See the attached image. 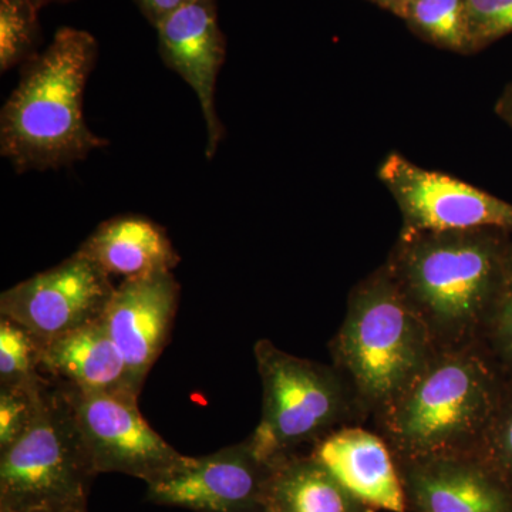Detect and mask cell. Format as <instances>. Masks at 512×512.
Returning a JSON list of instances; mask_svg holds the SVG:
<instances>
[{"label": "cell", "mask_w": 512, "mask_h": 512, "mask_svg": "<svg viewBox=\"0 0 512 512\" xmlns=\"http://www.w3.org/2000/svg\"><path fill=\"white\" fill-rule=\"evenodd\" d=\"M511 234L400 229L384 264L437 350L480 346L512 276Z\"/></svg>", "instance_id": "cell-1"}, {"label": "cell", "mask_w": 512, "mask_h": 512, "mask_svg": "<svg viewBox=\"0 0 512 512\" xmlns=\"http://www.w3.org/2000/svg\"><path fill=\"white\" fill-rule=\"evenodd\" d=\"M97 57L93 35L60 28L43 52L20 66L18 87L0 114V153L18 173L67 167L109 144L90 130L83 114Z\"/></svg>", "instance_id": "cell-2"}, {"label": "cell", "mask_w": 512, "mask_h": 512, "mask_svg": "<svg viewBox=\"0 0 512 512\" xmlns=\"http://www.w3.org/2000/svg\"><path fill=\"white\" fill-rule=\"evenodd\" d=\"M504 376L481 346L437 350L375 419L397 463L473 454Z\"/></svg>", "instance_id": "cell-3"}, {"label": "cell", "mask_w": 512, "mask_h": 512, "mask_svg": "<svg viewBox=\"0 0 512 512\" xmlns=\"http://www.w3.org/2000/svg\"><path fill=\"white\" fill-rule=\"evenodd\" d=\"M329 352L366 420L383 412L437 349L383 262L353 286Z\"/></svg>", "instance_id": "cell-4"}, {"label": "cell", "mask_w": 512, "mask_h": 512, "mask_svg": "<svg viewBox=\"0 0 512 512\" xmlns=\"http://www.w3.org/2000/svg\"><path fill=\"white\" fill-rule=\"evenodd\" d=\"M262 417L249 440L266 460L315 446L333 431L363 420L348 382L335 366L293 356L271 340L255 343Z\"/></svg>", "instance_id": "cell-5"}, {"label": "cell", "mask_w": 512, "mask_h": 512, "mask_svg": "<svg viewBox=\"0 0 512 512\" xmlns=\"http://www.w3.org/2000/svg\"><path fill=\"white\" fill-rule=\"evenodd\" d=\"M97 476L72 404L47 377L32 426L0 451V507L33 512L87 505Z\"/></svg>", "instance_id": "cell-6"}, {"label": "cell", "mask_w": 512, "mask_h": 512, "mask_svg": "<svg viewBox=\"0 0 512 512\" xmlns=\"http://www.w3.org/2000/svg\"><path fill=\"white\" fill-rule=\"evenodd\" d=\"M377 177L402 214L403 231L512 232V204L454 175L429 170L403 154L390 153Z\"/></svg>", "instance_id": "cell-7"}, {"label": "cell", "mask_w": 512, "mask_h": 512, "mask_svg": "<svg viewBox=\"0 0 512 512\" xmlns=\"http://www.w3.org/2000/svg\"><path fill=\"white\" fill-rule=\"evenodd\" d=\"M60 386L72 404L97 474H127L148 484L184 460V454L148 426L138 410V397L86 393Z\"/></svg>", "instance_id": "cell-8"}, {"label": "cell", "mask_w": 512, "mask_h": 512, "mask_svg": "<svg viewBox=\"0 0 512 512\" xmlns=\"http://www.w3.org/2000/svg\"><path fill=\"white\" fill-rule=\"evenodd\" d=\"M275 463L249 437L178 466L147 484V500L195 512H266Z\"/></svg>", "instance_id": "cell-9"}, {"label": "cell", "mask_w": 512, "mask_h": 512, "mask_svg": "<svg viewBox=\"0 0 512 512\" xmlns=\"http://www.w3.org/2000/svg\"><path fill=\"white\" fill-rule=\"evenodd\" d=\"M114 291L110 276L76 251L55 268L6 289L0 316L45 343L103 318Z\"/></svg>", "instance_id": "cell-10"}, {"label": "cell", "mask_w": 512, "mask_h": 512, "mask_svg": "<svg viewBox=\"0 0 512 512\" xmlns=\"http://www.w3.org/2000/svg\"><path fill=\"white\" fill-rule=\"evenodd\" d=\"M173 272L124 279L103 315L104 326L141 393L151 367L168 345L180 302Z\"/></svg>", "instance_id": "cell-11"}, {"label": "cell", "mask_w": 512, "mask_h": 512, "mask_svg": "<svg viewBox=\"0 0 512 512\" xmlns=\"http://www.w3.org/2000/svg\"><path fill=\"white\" fill-rule=\"evenodd\" d=\"M163 62L197 94L207 126L208 160L217 153L224 126L215 107L218 74L227 56V39L218 23L217 0H194L156 26Z\"/></svg>", "instance_id": "cell-12"}, {"label": "cell", "mask_w": 512, "mask_h": 512, "mask_svg": "<svg viewBox=\"0 0 512 512\" xmlns=\"http://www.w3.org/2000/svg\"><path fill=\"white\" fill-rule=\"evenodd\" d=\"M407 512H512V494L473 454L397 463Z\"/></svg>", "instance_id": "cell-13"}, {"label": "cell", "mask_w": 512, "mask_h": 512, "mask_svg": "<svg viewBox=\"0 0 512 512\" xmlns=\"http://www.w3.org/2000/svg\"><path fill=\"white\" fill-rule=\"evenodd\" d=\"M311 454L366 507L407 512L399 466L377 431L342 427L316 443Z\"/></svg>", "instance_id": "cell-14"}, {"label": "cell", "mask_w": 512, "mask_h": 512, "mask_svg": "<svg viewBox=\"0 0 512 512\" xmlns=\"http://www.w3.org/2000/svg\"><path fill=\"white\" fill-rule=\"evenodd\" d=\"M43 375L86 393L140 396L103 318L43 343Z\"/></svg>", "instance_id": "cell-15"}, {"label": "cell", "mask_w": 512, "mask_h": 512, "mask_svg": "<svg viewBox=\"0 0 512 512\" xmlns=\"http://www.w3.org/2000/svg\"><path fill=\"white\" fill-rule=\"evenodd\" d=\"M77 251L107 275L124 279L173 272L181 261L161 225L131 214L104 221Z\"/></svg>", "instance_id": "cell-16"}, {"label": "cell", "mask_w": 512, "mask_h": 512, "mask_svg": "<svg viewBox=\"0 0 512 512\" xmlns=\"http://www.w3.org/2000/svg\"><path fill=\"white\" fill-rule=\"evenodd\" d=\"M274 463L266 512H375L350 494L311 453L291 454Z\"/></svg>", "instance_id": "cell-17"}, {"label": "cell", "mask_w": 512, "mask_h": 512, "mask_svg": "<svg viewBox=\"0 0 512 512\" xmlns=\"http://www.w3.org/2000/svg\"><path fill=\"white\" fill-rule=\"evenodd\" d=\"M400 19L424 42L468 56L466 0H410Z\"/></svg>", "instance_id": "cell-18"}, {"label": "cell", "mask_w": 512, "mask_h": 512, "mask_svg": "<svg viewBox=\"0 0 512 512\" xmlns=\"http://www.w3.org/2000/svg\"><path fill=\"white\" fill-rule=\"evenodd\" d=\"M49 0H0V70L22 66L39 53V13Z\"/></svg>", "instance_id": "cell-19"}, {"label": "cell", "mask_w": 512, "mask_h": 512, "mask_svg": "<svg viewBox=\"0 0 512 512\" xmlns=\"http://www.w3.org/2000/svg\"><path fill=\"white\" fill-rule=\"evenodd\" d=\"M43 343L15 320L0 316V387L36 386L46 379L40 369Z\"/></svg>", "instance_id": "cell-20"}, {"label": "cell", "mask_w": 512, "mask_h": 512, "mask_svg": "<svg viewBox=\"0 0 512 512\" xmlns=\"http://www.w3.org/2000/svg\"><path fill=\"white\" fill-rule=\"evenodd\" d=\"M473 456L512 494V377H504L494 412Z\"/></svg>", "instance_id": "cell-21"}, {"label": "cell", "mask_w": 512, "mask_h": 512, "mask_svg": "<svg viewBox=\"0 0 512 512\" xmlns=\"http://www.w3.org/2000/svg\"><path fill=\"white\" fill-rule=\"evenodd\" d=\"M46 380L36 386L0 387V451L25 436L32 426Z\"/></svg>", "instance_id": "cell-22"}, {"label": "cell", "mask_w": 512, "mask_h": 512, "mask_svg": "<svg viewBox=\"0 0 512 512\" xmlns=\"http://www.w3.org/2000/svg\"><path fill=\"white\" fill-rule=\"evenodd\" d=\"M468 55L512 33V0H466Z\"/></svg>", "instance_id": "cell-23"}, {"label": "cell", "mask_w": 512, "mask_h": 512, "mask_svg": "<svg viewBox=\"0 0 512 512\" xmlns=\"http://www.w3.org/2000/svg\"><path fill=\"white\" fill-rule=\"evenodd\" d=\"M501 375L512 377V276L495 306L480 342Z\"/></svg>", "instance_id": "cell-24"}, {"label": "cell", "mask_w": 512, "mask_h": 512, "mask_svg": "<svg viewBox=\"0 0 512 512\" xmlns=\"http://www.w3.org/2000/svg\"><path fill=\"white\" fill-rule=\"evenodd\" d=\"M194 0H136L141 13L156 28L161 20L170 16L175 10L183 8Z\"/></svg>", "instance_id": "cell-25"}, {"label": "cell", "mask_w": 512, "mask_h": 512, "mask_svg": "<svg viewBox=\"0 0 512 512\" xmlns=\"http://www.w3.org/2000/svg\"><path fill=\"white\" fill-rule=\"evenodd\" d=\"M494 111L498 119L503 120L512 130V80L495 101Z\"/></svg>", "instance_id": "cell-26"}, {"label": "cell", "mask_w": 512, "mask_h": 512, "mask_svg": "<svg viewBox=\"0 0 512 512\" xmlns=\"http://www.w3.org/2000/svg\"><path fill=\"white\" fill-rule=\"evenodd\" d=\"M387 12L393 13L397 18H402L404 9L409 5L410 0H369Z\"/></svg>", "instance_id": "cell-27"}, {"label": "cell", "mask_w": 512, "mask_h": 512, "mask_svg": "<svg viewBox=\"0 0 512 512\" xmlns=\"http://www.w3.org/2000/svg\"><path fill=\"white\" fill-rule=\"evenodd\" d=\"M33 512H87V505H72V507L56 508V510H40Z\"/></svg>", "instance_id": "cell-28"}, {"label": "cell", "mask_w": 512, "mask_h": 512, "mask_svg": "<svg viewBox=\"0 0 512 512\" xmlns=\"http://www.w3.org/2000/svg\"><path fill=\"white\" fill-rule=\"evenodd\" d=\"M49 2H53V3H70V2H74V0H49Z\"/></svg>", "instance_id": "cell-29"}, {"label": "cell", "mask_w": 512, "mask_h": 512, "mask_svg": "<svg viewBox=\"0 0 512 512\" xmlns=\"http://www.w3.org/2000/svg\"><path fill=\"white\" fill-rule=\"evenodd\" d=\"M0 512H15V511L9 510V508H6V507H0Z\"/></svg>", "instance_id": "cell-30"}]
</instances>
